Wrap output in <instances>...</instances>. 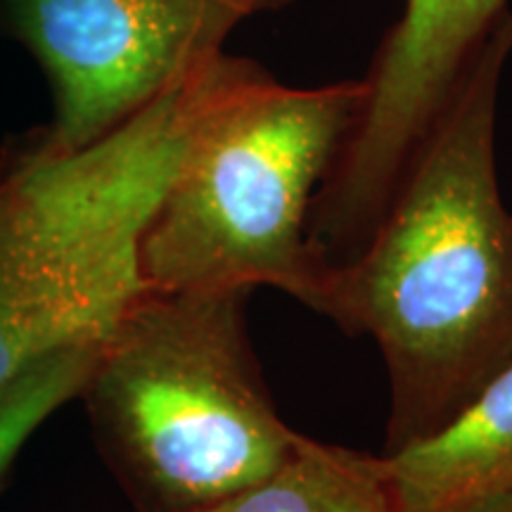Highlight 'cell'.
<instances>
[{
  "instance_id": "obj_1",
  "label": "cell",
  "mask_w": 512,
  "mask_h": 512,
  "mask_svg": "<svg viewBox=\"0 0 512 512\" xmlns=\"http://www.w3.org/2000/svg\"><path fill=\"white\" fill-rule=\"evenodd\" d=\"M510 53L505 10L366 245L328 266L323 316L373 339L387 370L384 453L437 432L512 361V211L496 169Z\"/></svg>"
},
{
  "instance_id": "obj_2",
  "label": "cell",
  "mask_w": 512,
  "mask_h": 512,
  "mask_svg": "<svg viewBox=\"0 0 512 512\" xmlns=\"http://www.w3.org/2000/svg\"><path fill=\"white\" fill-rule=\"evenodd\" d=\"M366 83L294 88L235 57L140 240L150 292L273 287L323 316L311 209Z\"/></svg>"
},
{
  "instance_id": "obj_3",
  "label": "cell",
  "mask_w": 512,
  "mask_h": 512,
  "mask_svg": "<svg viewBox=\"0 0 512 512\" xmlns=\"http://www.w3.org/2000/svg\"><path fill=\"white\" fill-rule=\"evenodd\" d=\"M249 290L150 292L102 342L86 389L143 512H200L271 475L297 444L261 375Z\"/></svg>"
},
{
  "instance_id": "obj_4",
  "label": "cell",
  "mask_w": 512,
  "mask_h": 512,
  "mask_svg": "<svg viewBox=\"0 0 512 512\" xmlns=\"http://www.w3.org/2000/svg\"><path fill=\"white\" fill-rule=\"evenodd\" d=\"M192 114L159 95L72 152L38 145L0 176V394L60 351L95 347L147 287L140 240Z\"/></svg>"
},
{
  "instance_id": "obj_5",
  "label": "cell",
  "mask_w": 512,
  "mask_h": 512,
  "mask_svg": "<svg viewBox=\"0 0 512 512\" xmlns=\"http://www.w3.org/2000/svg\"><path fill=\"white\" fill-rule=\"evenodd\" d=\"M290 0H10L17 36L53 88L41 145L72 152L126 124L223 53L238 24Z\"/></svg>"
},
{
  "instance_id": "obj_6",
  "label": "cell",
  "mask_w": 512,
  "mask_h": 512,
  "mask_svg": "<svg viewBox=\"0 0 512 512\" xmlns=\"http://www.w3.org/2000/svg\"><path fill=\"white\" fill-rule=\"evenodd\" d=\"M508 0H403L382 38L354 124L311 209L309 238L325 266L366 245L413 157Z\"/></svg>"
},
{
  "instance_id": "obj_7",
  "label": "cell",
  "mask_w": 512,
  "mask_h": 512,
  "mask_svg": "<svg viewBox=\"0 0 512 512\" xmlns=\"http://www.w3.org/2000/svg\"><path fill=\"white\" fill-rule=\"evenodd\" d=\"M382 460L403 512H463L512 494V361L437 432Z\"/></svg>"
},
{
  "instance_id": "obj_8",
  "label": "cell",
  "mask_w": 512,
  "mask_h": 512,
  "mask_svg": "<svg viewBox=\"0 0 512 512\" xmlns=\"http://www.w3.org/2000/svg\"><path fill=\"white\" fill-rule=\"evenodd\" d=\"M200 512H403L382 456L299 434L271 475Z\"/></svg>"
},
{
  "instance_id": "obj_9",
  "label": "cell",
  "mask_w": 512,
  "mask_h": 512,
  "mask_svg": "<svg viewBox=\"0 0 512 512\" xmlns=\"http://www.w3.org/2000/svg\"><path fill=\"white\" fill-rule=\"evenodd\" d=\"M100 347L102 344L60 351L0 394V475L50 413L86 389Z\"/></svg>"
},
{
  "instance_id": "obj_10",
  "label": "cell",
  "mask_w": 512,
  "mask_h": 512,
  "mask_svg": "<svg viewBox=\"0 0 512 512\" xmlns=\"http://www.w3.org/2000/svg\"><path fill=\"white\" fill-rule=\"evenodd\" d=\"M463 512H512V494L491 498V501H484L475 505V508H467Z\"/></svg>"
}]
</instances>
